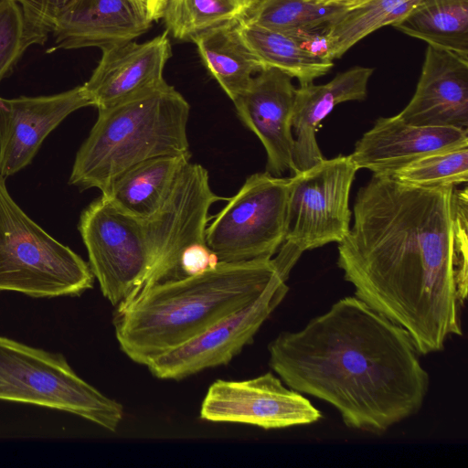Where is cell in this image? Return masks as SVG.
<instances>
[{
    "mask_svg": "<svg viewBox=\"0 0 468 468\" xmlns=\"http://www.w3.org/2000/svg\"><path fill=\"white\" fill-rule=\"evenodd\" d=\"M337 266L355 296L404 328L420 355L462 335L468 293V191L374 175L356 193Z\"/></svg>",
    "mask_w": 468,
    "mask_h": 468,
    "instance_id": "6da1fadb",
    "label": "cell"
},
{
    "mask_svg": "<svg viewBox=\"0 0 468 468\" xmlns=\"http://www.w3.org/2000/svg\"><path fill=\"white\" fill-rule=\"evenodd\" d=\"M290 388L332 405L350 429L382 434L418 413L430 378L409 333L354 296L268 346Z\"/></svg>",
    "mask_w": 468,
    "mask_h": 468,
    "instance_id": "7a4b0ae2",
    "label": "cell"
},
{
    "mask_svg": "<svg viewBox=\"0 0 468 468\" xmlns=\"http://www.w3.org/2000/svg\"><path fill=\"white\" fill-rule=\"evenodd\" d=\"M279 275L272 258L222 262L202 273L154 284L116 307L121 350L147 366L259 297Z\"/></svg>",
    "mask_w": 468,
    "mask_h": 468,
    "instance_id": "3957f363",
    "label": "cell"
},
{
    "mask_svg": "<svg viewBox=\"0 0 468 468\" xmlns=\"http://www.w3.org/2000/svg\"><path fill=\"white\" fill-rule=\"evenodd\" d=\"M190 106L166 81L99 109L80 147L69 184L104 193L122 174L152 158L188 154Z\"/></svg>",
    "mask_w": 468,
    "mask_h": 468,
    "instance_id": "277c9868",
    "label": "cell"
},
{
    "mask_svg": "<svg viewBox=\"0 0 468 468\" xmlns=\"http://www.w3.org/2000/svg\"><path fill=\"white\" fill-rule=\"evenodd\" d=\"M5 178L0 175V292L50 298L92 288L89 263L25 213Z\"/></svg>",
    "mask_w": 468,
    "mask_h": 468,
    "instance_id": "5b68a950",
    "label": "cell"
},
{
    "mask_svg": "<svg viewBox=\"0 0 468 468\" xmlns=\"http://www.w3.org/2000/svg\"><path fill=\"white\" fill-rule=\"evenodd\" d=\"M220 199L210 187L207 169L187 163L161 207L144 219L152 267L142 290L202 273L219 263L206 233L209 209Z\"/></svg>",
    "mask_w": 468,
    "mask_h": 468,
    "instance_id": "8992f818",
    "label": "cell"
},
{
    "mask_svg": "<svg viewBox=\"0 0 468 468\" xmlns=\"http://www.w3.org/2000/svg\"><path fill=\"white\" fill-rule=\"evenodd\" d=\"M0 400L69 412L115 431L123 408L82 379L59 353L0 336Z\"/></svg>",
    "mask_w": 468,
    "mask_h": 468,
    "instance_id": "52a82bcc",
    "label": "cell"
},
{
    "mask_svg": "<svg viewBox=\"0 0 468 468\" xmlns=\"http://www.w3.org/2000/svg\"><path fill=\"white\" fill-rule=\"evenodd\" d=\"M78 228L102 295L115 308L130 302L143 289L152 267L144 219L101 195L83 209Z\"/></svg>",
    "mask_w": 468,
    "mask_h": 468,
    "instance_id": "ba28073f",
    "label": "cell"
},
{
    "mask_svg": "<svg viewBox=\"0 0 468 468\" xmlns=\"http://www.w3.org/2000/svg\"><path fill=\"white\" fill-rule=\"evenodd\" d=\"M289 178L255 173L207 228L206 239L222 262L271 259L286 234Z\"/></svg>",
    "mask_w": 468,
    "mask_h": 468,
    "instance_id": "9c48e42d",
    "label": "cell"
},
{
    "mask_svg": "<svg viewBox=\"0 0 468 468\" xmlns=\"http://www.w3.org/2000/svg\"><path fill=\"white\" fill-rule=\"evenodd\" d=\"M357 170L350 155L339 154L289 177L283 242L302 253L339 243L350 229L349 193Z\"/></svg>",
    "mask_w": 468,
    "mask_h": 468,
    "instance_id": "30bf717a",
    "label": "cell"
},
{
    "mask_svg": "<svg viewBox=\"0 0 468 468\" xmlns=\"http://www.w3.org/2000/svg\"><path fill=\"white\" fill-rule=\"evenodd\" d=\"M287 280L279 275L259 297L152 360L146 366L150 373L160 379L180 380L229 364L253 342L263 323L282 302L289 291Z\"/></svg>",
    "mask_w": 468,
    "mask_h": 468,
    "instance_id": "8fae6325",
    "label": "cell"
},
{
    "mask_svg": "<svg viewBox=\"0 0 468 468\" xmlns=\"http://www.w3.org/2000/svg\"><path fill=\"white\" fill-rule=\"evenodd\" d=\"M200 418L271 430L310 425L322 414L301 393L267 372L245 380L213 382L201 404Z\"/></svg>",
    "mask_w": 468,
    "mask_h": 468,
    "instance_id": "7c38bea8",
    "label": "cell"
},
{
    "mask_svg": "<svg viewBox=\"0 0 468 468\" xmlns=\"http://www.w3.org/2000/svg\"><path fill=\"white\" fill-rule=\"evenodd\" d=\"M294 94L292 77L278 69L266 68L232 101L239 118L266 151V171L275 176L286 171L295 173L292 127Z\"/></svg>",
    "mask_w": 468,
    "mask_h": 468,
    "instance_id": "4fadbf2b",
    "label": "cell"
},
{
    "mask_svg": "<svg viewBox=\"0 0 468 468\" xmlns=\"http://www.w3.org/2000/svg\"><path fill=\"white\" fill-rule=\"evenodd\" d=\"M91 102L83 86L48 96L0 98V175L28 165L46 137L73 112Z\"/></svg>",
    "mask_w": 468,
    "mask_h": 468,
    "instance_id": "5bb4252c",
    "label": "cell"
},
{
    "mask_svg": "<svg viewBox=\"0 0 468 468\" xmlns=\"http://www.w3.org/2000/svg\"><path fill=\"white\" fill-rule=\"evenodd\" d=\"M463 146L467 129L412 125L395 115L377 119L349 155L357 169L390 176L421 157Z\"/></svg>",
    "mask_w": 468,
    "mask_h": 468,
    "instance_id": "9a60e30c",
    "label": "cell"
},
{
    "mask_svg": "<svg viewBox=\"0 0 468 468\" xmlns=\"http://www.w3.org/2000/svg\"><path fill=\"white\" fill-rule=\"evenodd\" d=\"M171 56L166 30L144 43L128 41L103 49L96 69L82 85L91 106L107 108L163 84Z\"/></svg>",
    "mask_w": 468,
    "mask_h": 468,
    "instance_id": "2e32d148",
    "label": "cell"
},
{
    "mask_svg": "<svg viewBox=\"0 0 468 468\" xmlns=\"http://www.w3.org/2000/svg\"><path fill=\"white\" fill-rule=\"evenodd\" d=\"M397 116L418 126L468 127V58L428 45L415 92Z\"/></svg>",
    "mask_w": 468,
    "mask_h": 468,
    "instance_id": "e0dca14e",
    "label": "cell"
},
{
    "mask_svg": "<svg viewBox=\"0 0 468 468\" xmlns=\"http://www.w3.org/2000/svg\"><path fill=\"white\" fill-rule=\"evenodd\" d=\"M152 23L142 0H76L52 32L55 48L103 50L133 41Z\"/></svg>",
    "mask_w": 468,
    "mask_h": 468,
    "instance_id": "ac0fdd59",
    "label": "cell"
},
{
    "mask_svg": "<svg viewBox=\"0 0 468 468\" xmlns=\"http://www.w3.org/2000/svg\"><path fill=\"white\" fill-rule=\"evenodd\" d=\"M373 71L372 68L355 66L338 73L325 84L310 82L295 89L292 119L295 134L292 155L295 173L308 169L324 158L315 135L318 125L337 104L365 100Z\"/></svg>",
    "mask_w": 468,
    "mask_h": 468,
    "instance_id": "d6986e66",
    "label": "cell"
},
{
    "mask_svg": "<svg viewBox=\"0 0 468 468\" xmlns=\"http://www.w3.org/2000/svg\"><path fill=\"white\" fill-rule=\"evenodd\" d=\"M190 156L188 153L144 161L120 176L101 195L124 212L146 219L164 204Z\"/></svg>",
    "mask_w": 468,
    "mask_h": 468,
    "instance_id": "ffe728a7",
    "label": "cell"
},
{
    "mask_svg": "<svg viewBox=\"0 0 468 468\" xmlns=\"http://www.w3.org/2000/svg\"><path fill=\"white\" fill-rule=\"evenodd\" d=\"M238 23L208 30L193 40L207 71L231 101L265 69L245 44Z\"/></svg>",
    "mask_w": 468,
    "mask_h": 468,
    "instance_id": "44dd1931",
    "label": "cell"
},
{
    "mask_svg": "<svg viewBox=\"0 0 468 468\" xmlns=\"http://www.w3.org/2000/svg\"><path fill=\"white\" fill-rule=\"evenodd\" d=\"M392 27L428 45L468 58V0H420Z\"/></svg>",
    "mask_w": 468,
    "mask_h": 468,
    "instance_id": "7402d4cb",
    "label": "cell"
},
{
    "mask_svg": "<svg viewBox=\"0 0 468 468\" xmlns=\"http://www.w3.org/2000/svg\"><path fill=\"white\" fill-rule=\"evenodd\" d=\"M238 29L247 47L265 69H278L296 78L300 85L314 82L334 65L333 61L303 48L292 37L262 27L246 18L238 23Z\"/></svg>",
    "mask_w": 468,
    "mask_h": 468,
    "instance_id": "603a6c76",
    "label": "cell"
},
{
    "mask_svg": "<svg viewBox=\"0 0 468 468\" xmlns=\"http://www.w3.org/2000/svg\"><path fill=\"white\" fill-rule=\"evenodd\" d=\"M420 0H368L345 10L324 28L330 60L374 31L404 18Z\"/></svg>",
    "mask_w": 468,
    "mask_h": 468,
    "instance_id": "cb8c5ba5",
    "label": "cell"
},
{
    "mask_svg": "<svg viewBox=\"0 0 468 468\" xmlns=\"http://www.w3.org/2000/svg\"><path fill=\"white\" fill-rule=\"evenodd\" d=\"M259 0H168L162 18L174 38L193 42L200 34L246 18Z\"/></svg>",
    "mask_w": 468,
    "mask_h": 468,
    "instance_id": "d4e9b609",
    "label": "cell"
},
{
    "mask_svg": "<svg viewBox=\"0 0 468 468\" xmlns=\"http://www.w3.org/2000/svg\"><path fill=\"white\" fill-rule=\"evenodd\" d=\"M345 10L308 0H259L246 19L292 36L298 32L324 28Z\"/></svg>",
    "mask_w": 468,
    "mask_h": 468,
    "instance_id": "484cf974",
    "label": "cell"
},
{
    "mask_svg": "<svg viewBox=\"0 0 468 468\" xmlns=\"http://www.w3.org/2000/svg\"><path fill=\"white\" fill-rule=\"evenodd\" d=\"M390 176L401 183L421 187L458 186L466 183L468 146L426 155Z\"/></svg>",
    "mask_w": 468,
    "mask_h": 468,
    "instance_id": "4316f807",
    "label": "cell"
},
{
    "mask_svg": "<svg viewBox=\"0 0 468 468\" xmlns=\"http://www.w3.org/2000/svg\"><path fill=\"white\" fill-rule=\"evenodd\" d=\"M31 45L18 2L0 0V82Z\"/></svg>",
    "mask_w": 468,
    "mask_h": 468,
    "instance_id": "83f0119b",
    "label": "cell"
},
{
    "mask_svg": "<svg viewBox=\"0 0 468 468\" xmlns=\"http://www.w3.org/2000/svg\"><path fill=\"white\" fill-rule=\"evenodd\" d=\"M23 12L27 33L33 44L42 45L57 22L76 0H16Z\"/></svg>",
    "mask_w": 468,
    "mask_h": 468,
    "instance_id": "f1b7e54d",
    "label": "cell"
},
{
    "mask_svg": "<svg viewBox=\"0 0 468 468\" xmlns=\"http://www.w3.org/2000/svg\"><path fill=\"white\" fill-rule=\"evenodd\" d=\"M167 1L168 0H142L153 22L162 18Z\"/></svg>",
    "mask_w": 468,
    "mask_h": 468,
    "instance_id": "f546056e",
    "label": "cell"
},
{
    "mask_svg": "<svg viewBox=\"0 0 468 468\" xmlns=\"http://www.w3.org/2000/svg\"><path fill=\"white\" fill-rule=\"evenodd\" d=\"M308 1L321 4L324 5H330V6L349 9L354 6L362 5L368 0H308Z\"/></svg>",
    "mask_w": 468,
    "mask_h": 468,
    "instance_id": "4dcf8cb0",
    "label": "cell"
},
{
    "mask_svg": "<svg viewBox=\"0 0 468 468\" xmlns=\"http://www.w3.org/2000/svg\"></svg>",
    "mask_w": 468,
    "mask_h": 468,
    "instance_id": "1f68e13d",
    "label": "cell"
}]
</instances>
